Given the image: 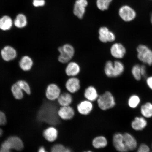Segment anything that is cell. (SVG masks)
Instances as JSON below:
<instances>
[{"label": "cell", "instance_id": "1", "mask_svg": "<svg viewBox=\"0 0 152 152\" xmlns=\"http://www.w3.org/2000/svg\"><path fill=\"white\" fill-rule=\"evenodd\" d=\"M58 111L56 112V108L52 104L45 102L42 104L38 112L37 121L39 122L56 125L58 121Z\"/></svg>", "mask_w": 152, "mask_h": 152}, {"label": "cell", "instance_id": "2", "mask_svg": "<svg viewBox=\"0 0 152 152\" xmlns=\"http://www.w3.org/2000/svg\"><path fill=\"white\" fill-rule=\"evenodd\" d=\"M125 71L124 64L118 60L113 61L108 60L104 67V75L109 78H116L121 76Z\"/></svg>", "mask_w": 152, "mask_h": 152}, {"label": "cell", "instance_id": "3", "mask_svg": "<svg viewBox=\"0 0 152 152\" xmlns=\"http://www.w3.org/2000/svg\"><path fill=\"white\" fill-rule=\"evenodd\" d=\"M58 51L59 53L58 61L62 64H67L71 61L75 54V48L69 43L64 44L58 47Z\"/></svg>", "mask_w": 152, "mask_h": 152}, {"label": "cell", "instance_id": "4", "mask_svg": "<svg viewBox=\"0 0 152 152\" xmlns=\"http://www.w3.org/2000/svg\"><path fill=\"white\" fill-rule=\"evenodd\" d=\"M136 52L138 60L142 64L152 66V50L148 45L142 44L138 45Z\"/></svg>", "mask_w": 152, "mask_h": 152}, {"label": "cell", "instance_id": "5", "mask_svg": "<svg viewBox=\"0 0 152 152\" xmlns=\"http://www.w3.org/2000/svg\"><path fill=\"white\" fill-rule=\"evenodd\" d=\"M99 107L102 110H106L113 108L115 105L114 96L111 92L106 91L100 96L97 99Z\"/></svg>", "mask_w": 152, "mask_h": 152}, {"label": "cell", "instance_id": "6", "mask_svg": "<svg viewBox=\"0 0 152 152\" xmlns=\"http://www.w3.org/2000/svg\"><path fill=\"white\" fill-rule=\"evenodd\" d=\"M24 147V144L22 140L16 136L9 137L2 143L1 147L10 151L14 150L17 151H22Z\"/></svg>", "mask_w": 152, "mask_h": 152}, {"label": "cell", "instance_id": "7", "mask_svg": "<svg viewBox=\"0 0 152 152\" xmlns=\"http://www.w3.org/2000/svg\"><path fill=\"white\" fill-rule=\"evenodd\" d=\"M18 54L16 49L10 45H5L0 51V56L5 62H10L14 60L18 56Z\"/></svg>", "mask_w": 152, "mask_h": 152}, {"label": "cell", "instance_id": "8", "mask_svg": "<svg viewBox=\"0 0 152 152\" xmlns=\"http://www.w3.org/2000/svg\"><path fill=\"white\" fill-rule=\"evenodd\" d=\"M98 34L99 39L102 43L113 42L116 39L115 34L106 26L100 27L99 29Z\"/></svg>", "mask_w": 152, "mask_h": 152}, {"label": "cell", "instance_id": "9", "mask_svg": "<svg viewBox=\"0 0 152 152\" xmlns=\"http://www.w3.org/2000/svg\"><path fill=\"white\" fill-rule=\"evenodd\" d=\"M119 15L121 20L125 22L132 21L136 16L134 10L128 5H123L119 9Z\"/></svg>", "mask_w": 152, "mask_h": 152}, {"label": "cell", "instance_id": "10", "mask_svg": "<svg viewBox=\"0 0 152 152\" xmlns=\"http://www.w3.org/2000/svg\"><path fill=\"white\" fill-rule=\"evenodd\" d=\"M126 47L121 43H114L110 48L111 56L117 60H120L124 58L126 54Z\"/></svg>", "mask_w": 152, "mask_h": 152}, {"label": "cell", "instance_id": "11", "mask_svg": "<svg viewBox=\"0 0 152 152\" xmlns=\"http://www.w3.org/2000/svg\"><path fill=\"white\" fill-rule=\"evenodd\" d=\"M61 94L60 87L56 83H51L46 87L45 96L49 100L54 101L58 99Z\"/></svg>", "mask_w": 152, "mask_h": 152}, {"label": "cell", "instance_id": "12", "mask_svg": "<svg viewBox=\"0 0 152 152\" xmlns=\"http://www.w3.org/2000/svg\"><path fill=\"white\" fill-rule=\"evenodd\" d=\"M65 88L70 94H75L81 88L80 81L77 77H69L66 82Z\"/></svg>", "mask_w": 152, "mask_h": 152}, {"label": "cell", "instance_id": "13", "mask_svg": "<svg viewBox=\"0 0 152 152\" xmlns=\"http://www.w3.org/2000/svg\"><path fill=\"white\" fill-rule=\"evenodd\" d=\"M34 61L31 57L25 55L20 58L18 62V66L20 69L24 72H29L32 69Z\"/></svg>", "mask_w": 152, "mask_h": 152}, {"label": "cell", "instance_id": "14", "mask_svg": "<svg viewBox=\"0 0 152 152\" xmlns=\"http://www.w3.org/2000/svg\"><path fill=\"white\" fill-rule=\"evenodd\" d=\"M113 143L114 147L119 152H128L129 151L124 140L123 134L117 133L113 137Z\"/></svg>", "mask_w": 152, "mask_h": 152}, {"label": "cell", "instance_id": "15", "mask_svg": "<svg viewBox=\"0 0 152 152\" xmlns=\"http://www.w3.org/2000/svg\"><path fill=\"white\" fill-rule=\"evenodd\" d=\"M81 72V67L79 64L75 61L68 63L66 66V75L69 77H77Z\"/></svg>", "mask_w": 152, "mask_h": 152}, {"label": "cell", "instance_id": "16", "mask_svg": "<svg viewBox=\"0 0 152 152\" xmlns=\"http://www.w3.org/2000/svg\"><path fill=\"white\" fill-rule=\"evenodd\" d=\"M88 5L87 0H77L74 6L73 13L79 19L83 18L85 14L86 7Z\"/></svg>", "mask_w": 152, "mask_h": 152}, {"label": "cell", "instance_id": "17", "mask_svg": "<svg viewBox=\"0 0 152 152\" xmlns=\"http://www.w3.org/2000/svg\"><path fill=\"white\" fill-rule=\"evenodd\" d=\"M58 117L64 120L72 119L75 115L74 110L69 106H62L58 111Z\"/></svg>", "mask_w": 152, "mask_h": 152}, {"label": "cell", "instance_id": "18", "mask_svg": "<svg viewBox=\"0 0 152 152\" xmlns=\"http://www.w3.org/2000/svg\"><path fill=\"white\" fill-rule=\"evenodd\" d=\"M124 140L125 145L129 151H133L137 147V143L134 136L128 133L123 134Z\"/></svg>", "mask_w": 152, "mask_h": 152}, {"label": "cell", "instance_id": "19", "mask_svg": "<svg viewBox=\"0 0 152 152\" xmlns=\"http://www.w3.org/2000/svg\"><path fill=\"white\" fill-rule=\"evenodd\" d=\"M92 102L89 101L84 100L82 101L77 106V110L80 113L83 115H87L90 113L93 109Z\"/></svg>", "mask_w": 152, "mask_h": 152}, {"label": "cell", "instance_id": "20", "mask_svg": "<svg viewBox=\"0 0 152 152\" xmlns=\"http://www.w3.org/2000/svg\"><path fill=\"white\" fill-rule=\"evenodd\" d=\"M14 22L12 18L4 15L0 18V30L4 31H8L12 28Z\"/></svg>", "mask_w": 152, "mask_h": 152}, {"label": "cell", "instance_id": "21", "mask_svg": "<svg viewBox=\"0 0 152 152\" xmlns=\"http://www.w3.org/2000/svg\"><path fill=\"white\" fill-rule=\"evenodd\" d=\"M44 137L48 141L53 142L56 140L58 136V132L57 129L53 127H50L43 131Z\"/></svg>", "mask_w": 152, "mask_h": 152}, {"label": "cell", "instance_id": "22", "mask_svg": "<svg viewBox=\"0 0 152 152\" xmlns=\"http://www.w3.org/2000/svg\"><path fill=\"white\" fill-rule=\"evenodd\" d=\"M84 95L85 97L90 102L95 101L99 96L96 89L92 86H90L85 89Z\"/></svg>", "mask_w": 152, "mask_h": 152}, {"label": "cell", "instance_id": "23", "mask_svg": "<svg viewBox=\"0 0 152 152\" xmlns=\"http://www.w3.org/2000/svg\"><path fill=\"white\" fill-rule=\"evenodd\" d=\"M147 124V121L144 118L136 117L132 121V126L134 130L141 131L145 128Z\"/></svg>", "mask_w": 152, "mask_h": 152}, {"label": "cell", "instance_id": "24", "mask_svg": "<svg viewBox=\"0 0 152 152\" xmlns=\"http://www.w3.org/2000/svg\"><path fill=\"white\" fill-rule=\"evenodd\" d=\"M28 20L26 15L23 14H19L17 15L14 21V24L17 28H23L27 26Z\"/></svg>", "mask_w": 152, "mask_h": 152}, {"label": "cell", "instance_id": "25", "mask_svg": "<svg viewBox=\"0 0 152 152\" xmlns=\"http://www.w3.org/2000/svg\"><path fill=\"white\" fill-rule=\"evenodd\" d=\"M59 104L62 106H69L73 100L71 94L69 92L62 93L57 99Z\"/></svg>", "mask_w": 152, "mask_h": 152}, {"label": "cell", "instance_id": "26", "mask_svg": "<svg viewBox=\"0 0 152 152\" xmlns=\"http://www.w3.org/2000/svg\"><path fill=\"white\" fill-rule=\"evenodd\" d=\"M11 90L12 96L15 99L20 100L23 98L24 92L16 83L11 86Z\"/></svg>", "mask_w": 152, "mask_h": 152}, {"label": "cell", "instance_id": "27", "mask_svg": "<svg viewBox=\"0 0 152 152\" xmlns=\"http://www.w3.org/2000/svg\"><path fill=\"white\" fill-rule=\"evenodd\" d=\"M92 145L96 149L104 148L107 145V140L103 136L96 137L93 140Z\"/></svg>", "mask_w": 152, "mask_h": 152}, {"label": "cell", "instance_id": "28", "mask_svg": "<svg viewBox=\"0 0 152 152\" xmlns=\"http://www.w3.org/2000/svg\"><path fill=\"white\" fill-rule=\"evenodd\" d=\"M15 83L26 94L28 95L31 94V87L27 81L23 79H20L17 80Z\"/></svg>", "mask_w": 152, "mask_h": 152}, {"label": "cell", "instance_id": "29", "mask_svg": "<svg viewBox=\"0 0 152 152\" xmlns=\"http://www.w3.org/2000/svg\"><path fill=\"white\" fill-rule=\"evenodd\" d=\"M141 113L142 115L146 118L152 117V104L148 102L143 104L141 107Z\"/></svg>", "mask_w": 152, "mask_h": 152}, {"label": "cell", "instance_id": "30", "mask_svg": "<svg viewBox=\"0 0 152 152\" xmlns=\"http://www.w3.org/2000/svg\"><path fill=\"white\" fill-rule=\"evenodd\" d=\"M131 73L133 77L137 81H140L142 78L140 64H136L133 66L131 69Z\"/></svg>", "mask_w": 152, "mask_h": 152}, {"label": "cell", "instance_id": "31", "mask_svg": "<svg viewBox=\"0 0 152 152\" xmlns=\"http://www.w3.org/2000/svg\"><path fill=\"white\" fill-rule=\"evenodd\" d=\"M112 1L113 0H97V6L100 10L103 11L107 10Z\"/></svg>", "mask_w": 152, "mask_h": 152}, {"label": "cell", "instance_id": "32", "mask_svg": "<svg viewBox=\"0 0 152 152\" xmlns=\"http://www.w3.org/2000/svg\"><path fill=\"white\" fill-rule=\"evenodd\" d=\"M140 102V99L137 95H133L129 98L128 104L131 108H135L137 107Z\"/></svg>", "mask_w": 152, "mask_h": 152}, {"label": "cell", "instance_id": "33", "mask_svg": "<svg viewBox=\"0 0 152 152\" xmlns=\"http://www.w3.org/2000/svg\"><path fill=\"white\" fill-rule=\"evenodd\" d=\"M66 148L61 144H56L52 147L51 152H65Z\"/></svg>", "mask_w": 152, "mask_h": 152}, {"label": "cell", "instance_id": "34", "mask_svg": "<svg viewBox=\"0 0 152 152\" xmlns=\"http://www.w3.org/2000/svg\"><path fill=\"white\" fill-rule=\"evenodd\" d=\"M7 122L6 116L3 112L0 111V126L6 124Z\"/></svg>", "mask_w": 152, "mask_h": 152}, {"label": "cell", "instance_id": "35", "mask_svg": "<svg viewBox=\"0 0 152 152\" xmlns=\"http://www.w3.org/2000/svg\"><path fill=\"white\" fill-rule=\"evenodd\" d=\"M137 152H150V148L145 144H142L140 146Z\"/></svg>", "mask_w": 152, "mask_h": 152}, {"label": "cell", "instance_id": "36", "mask_svg": "<svg viewBox=\"0 0 152 152\" xmlns=\"http://www.w3.org/2000/svg\"><path fill=\"white\" fill-rule=\"evenodd\" d=\"M146 66L144 64L140 65V71L142 77L143 78H146L147 77V68Z\"/></svg>", "mask_w": 152, "mask_h": 152}, {"label": "cell", "instance_id": "37", "mask_svg": "<svg viewBox=\"0 0 152 152\" xmlns=\"http://www.w3.org/2000/svg\"><path fill=\"white\" fill-rule=\"evenodd\" d=\"M45 3V0H34L33 1V4L34 7H39L44 6Z\"/></svg>", "mask_w": 152, "mask_h": 152}, {"label": "cell", "instance_id": "38", "mask_svg": "<svg viewBox=\"0 0 152 152\" xmlns=\"http://www.w3.org/2000/svg\"><path fill=\"white\" fill-rule=\"evenodd\" d=\"M146 82L148 87L152 90V75L146 78Z\"/></svg>", "mask_w": 152, "mask_h": 152}, {"label": "cell", "instance_id": "39", "mask_svg": "<svg viewBox=\"0 0 152 152\" xmlns=\"http://www.w3.org/2000/svg\"><path fill=\"white\" fill-rule=\"evenodd\" d=\"M38 152H48L45 148L43 147H41L39 148V150H38Z\"/></svg>", "mask_w": 152, "mask_h": 152}, {"label": "cell", "instance_id": "40", "mask_svg": "<svg viewBox=\"0 0 152 152\" xmlns=\"http://www.w3.org/2000/svg\"><path fill=\"white\" fill-rule=\"evenodd\" d=\"M0 152H12L10 150L3 149V148H0Z\"/></svg>", "mask_w": 152, "mask_h": 152}, {"label": "cell", "instance_id": "41", "mask_svg": "<svg viewBox=\"0 0 152 152\" xmlns=\"http://www.w3.org/2000/svg\"><path fill=\"white\" fill-rule=\"evenodd\" d=\"M3 134V130L1 128H0V137L2 136Z\"/></svg>", "mask_w": 152, "mask_h": 152}, {"label": "cell", "instance_id": "42", "mask_svg": "<svg viewBox=\"0 0 152 152\" xmlns=\"http://www.w3.org/2000/svg\"><path fill=\"white\" fill-rule=\"evenodd\" d=\"M151 23L152 25V14L151 15Z\"/></svg>", "mask_w": 152, "mask_h": 152}, {"label": "cell", "instance_id": "43", "mask_svg": "<svg viewBox=\"0 0 152 152\" xmlns=\"http://www.w3.org/2000/svg\"><path fill=\"white\" fill-rule=\"evenodd\" d=\"M84 152H93L91 151H85Z\"/></svg>", "mask_w": 152, "mask_h": 152}, {"label": "cell", "instance_id": "44", "mask_svg": "<svg viewBox=\"0 0 152 152\" xmlns=\"http://www.w3.org/2000/svg\"><path fill=\"white\" fill-rule=\"evenodd\" d=\"M33 1H34V0H33Z\"/></svg>", "mask_w": 152, "mask_h": 152}]
</instances>
